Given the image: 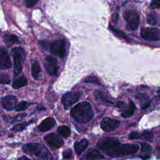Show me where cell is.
Returning <instances> with one entry per match:
<instances>
[{"label":"cell","mask_w":160,"mask_h":160,"mask_svg":"<svg viewBox=\"0 0 160 160\" xmlns=\"http://www.w3.org/2000/svg\"><path fill=\"white\" fill-rule=\"evenodd\" d=\"M70 114L78 123L84 124L92 119L94 113L91 104L88 101H83L75 106L71 109Z\"/></svg>","instance_id":"obj_1"},{"label":"cell","mask_w":160,"mask_h":160,"mask_svg":"<svg viewBox=\"0 0 160 160\" xmlns=\"http://www.w3.org/2000/svg\"><path fill=\"white\" fill-rule=\"evenodd\" d=\"M39 44L44 49H49V52L59 58H62L66 54V44L64 39H57L51 42L40 41Z\"/></svg>","instance_id":"obj_2"},{"label":"cell","mask_w":160,"mask_h":160,"mask_svg":"<svg viewBox=\"0 0 160 160\" xmlns=\"http://www.w3.org/2000/svg\"><path fill=\"white\" fill-rule=\"evenodd\" d=\"M139 147L138 144H119L112 149L106 152V154L111 157L118 158L135 154L139 149Z\"/></svg>","instance_id":"obj_3"},{"label":"cell","mask_w":160,"mask_h":160,"mask_svg":"<svg viewBox=\"0 0 160 160\" xmlns=\"http://www.w3.org/2000/svg\"><path fill=\"white\" fill-rule=\"evenodd\" d=\"M22 150L28 154L35 156L42 159H48L50 154L49 151L45 146L36 142L26 144L23 146Z\"/></svg>","instance_id":"obj_4"},{"label":"cell","mask_w":160,"mask_h":160,"mask_svg":"<svg viewBox=\"0 0 160 160\" xmlns=\"http://www.w3.org/2000/svg\"><path fill=\"white\" fill-rule=\"evenodd\" d=\"M14 61V74L15 76H18L22 71V64L25 57L24 49L21 47H16L12 49Z\"/></svg>","instance_id":"obj_5"},{"label":"cell","mask_w":160,"mask_h":160,"mask_svg":"<svg viewBox=\"0 0 160 160\" xmlns=\"http://www.w3.org/2000/svg\"><path fill=\"white\" fill-rule=\"evenodd\" d=\"M124 18L132 31L136 30L139 24V14L135 9H130L124 14Z\"/></svg>","instance_id":"obj_6"},{"label":"cell","mask_w":160,"mask_h":160,"mask_svg":"<svg viewBox=\"0 0 160 160\" xmlns=\"http://www.w3.org/2000/svg\"><path fill=\"white\" fill-rule=\"evenodd\" d=\"M119 144L120 142L118 139L112 138H108L100 140L98 143V147L99 149L106 153Z\"/></svg>","instance_id":"obj_7"},{"label":"cell","mask_w":160,"mask_h":160,"mask_svg":"<svg viewBox=\"0 0 160 160\" xmlns=\"http://www.w3.org/2000/svg\"><path fill=\"white\" fill-rule=\"evenodd\" d=\"M79 99V92H68L63 94L61 98V102L66 109H69Z\"/></svg>","instance_id":"obj_8"},{"label":"cell","mask_w":160,"mask_h":160,"mask_svg":"<svg viewBox=\"0 0 160 160\" xmlns=\"http://www.w3.org/2000/svg\"><path fill=\"white\" fill-rule=\"evenodd\" d=\"M141 37L147 41H159L160 39V32L158 28H144L141 31Z\"/></svg>","instance_id":"obj_9"},{"label":"cell","mask_w":160,"mask_h":160,"mask_svg":"<svg viewBox=\"0 0 160 160\" xmlns=\"http://www.w3.org/2000/svg\"><path fill=\"white\" fill-rule=\"evenodd\" d=\"M44 66L47 72L50 76H56L58 74V61L54 58L50 56L46 57L44 62Z\"/></svg>","instance_id":"obj_10"},{"label":"cell","mask_w":160,"mask_h":160,"mask_svg":"<svg viewBox=\"0 0 160 160\" xmlns=\"http://www.w3.org/2000/svg\"><path fill=\"white\" fill-rule=\"evenodd\" d=\"M120 125V121L118 119L111 118H105L101 122V129L106 132L112 131L119 128Z\"/></svg>","instance_id":"obj_11"},{"label":"cell","mask_w":160,"mask_h":160,"mask_svg":"<svg viewBox=\"0 0 160 160\" xmlns=\"http://www.w3.org/2000/svg\"><path fill=\"white\" fill-rule=\"evenodd\" d=\"M1 103L4 109L10 111L15 109L18 104V99L13 95H8L1 98Z\"/></svg>","instance_id":"obj_12"},{"label":"cell","mask_w":160,"mask_h":160,"mask_svg":"<svg viewBox=\"0 0 160 160\" xmlns=\"http://www.w3.org/2000/svg\"><path fill=\"white\" fill-rule=\"evenodd\" d=\"M12 67V63L9 56L4 48H0V69H9Z\"/></svg>","instance_id":"obj_13"},{"label":"cell","mask_w":160,"mask_h":160,"mask_svg":"<svg viewBox=\"0 0 160 160\" xmlns=\"http://www.w3.org/2000/svg\"><path fill=\"white\" fill-rule=\"evenodd\" d=\"M44 139L49 146L56 148H59L63 144V141L62 139L58 135L54 133L47 134L44 137Z\"/></svg>","instance_id":"obj_14"},{"label":"cell","mask_w":160,"mask_h":160,"mask_svg":"<svg viewBox=\"0 0 160 160\" xmlns=\"http://www.w3.org/2000/svg\"><path fill=\"white\" fill-rule=\"evenodd\" d=\"M56 125V121L53 118H47L44 119L39 125L38 129L42 132L50 130Z\"/></svg>","instance_id":"obj_15"},{"label":"cell","mask_w":160,"mask_h":160,"mask_svg":"<svg viewBox=\"0 0 160 160\" xmlns=\"http://www.w3.org/2000/svg\"><path fill=\"white\" fill-rule=\"evenodd\" d=\"M89 145V142L86 139H82L79 141H77L74 143V150L77 154L80 155L82 154L85 149L88 148Z\"/></svg>","instance_id":"obj_16"},{"label":"cell","mask_w":160,"mask_h":160,"mask_svg":"<svg viewBox=\"0 0 160 160\" xmlns=\"http://www.w3.org/2000/svg\"><path fill=\"white\" fill-rule=\"evenodd\" d=\"M41 72V68L39 62L37 60H34L31 64V74L34 79H38Z\"/></svg>","instance_id":"obj_17"},{"label":"cell","mask_w":160,"mask_h":160,"mask_svg":"<svg viewBox=\"0 0 160 160\" xmlns=\"http://www.w3.org/2000/svg\"><path fill=\"white\" fill-rule=\"evenodd\" d=\"M27 84H28L27 79L24 76H22L19 77V78H18L17 79H16L12 82V86L14 89H18L21 88L24 86H26Z\"/></svg>","instance_id":"obj_18"},{"label":"cell","mask_w":160,"mask_h":160,"mask_svg":"<svg viewBox=\"0 0 160 160\" xmlns=\"http://www.w3.org/2000/svg\"><path fill=\"white\" fill-rule=\"evenodd\" d=\"M4 41L6 44L11 46L14 43L19 42V39L17 36L12 34H6L4 36Z\"/></svg>","instance_id":"obj_19"},{"label":"cell","mask_w":160,"mask_h":160,"mask_svg":"<svg viewBox=\"0 0 160 160\" xmlns=\"http://www.w3.org/2000/svg\"><path fill=\"white\" fill-rule=\"evenodd\" d=\"M135 108H136V107H135L134 103L132 101H130L127 109L126 111H124V112H123L121 114V116L123 118H129V117L131 116L134 114Z\"/></svg>","instance_id":"obj_20"},{"label":"cell","mask_w":160,"mask_h":160,"mask_svg":"<svg viewBox=\"0 0 160 160\" xmlns=\"http://www.w3.org/2000/svg\"><path fill=\"white\" fill-rule=\"evenodd\" d=\"M86 159H104V157L101 155L98 151L92 150L89 151L85 156Z\"/></svg>","instance_id":"obj_21"},{"label":"cell","mask_w":160,"mask_h":160,"mask_svg":"<svg viewBox=\"0 0 160 160\" xmlns=\"http://www.w3.org/2000/svg\"><path fill=\"white\" fill-rule=\"evenodd\" d=\"M147 22L149 25L155 26L158 22V16L156 12H151L147 16Z\"/></svg>","instance_id":"obj_22"},{"label":"cell","mask_w":160,"mask_h":160,"mask_svg":"<svg viewBox=\"0 0 160 160\" xmlns=\"http://www.w3.org/2000/svg\"><path fill=\"white\" fill-rule=\"evenodd\" d=\"M58 132L59 133V134L66 138L69 136L71 134V131L70 129L68 126H61L58 128Z\"/></svg>","instance_id":"obj_23"},{"label":"cell","mask_w":160,"mask_h":160,"mask_svg":"<svg viewBox=\"0 0 160 160\" xmlns=\"http://www.w3.org/2000/svg\"><path fill=\"white\" fill-rule=\"evenodd\" d=\"M109 29H110V30H111L112 32H114L116 35H117L118 36L120 37L121 38L127 40V41L130 40V38H129L124 32H123L122 31H120V30H119V29H116V28H115L114 27L112 26L111 25L109 26Z\"/></svg>","instance_id":"obj_24"},{"label":"cell","mask_w":160,"mask_h":160,"mask_svg":"<svg viewBox=\"0 0 160 160\" xmlns=\"http://www.w3.org/2000/svg\"><path fill=\"white\" fill-rule=\"evenodd\" d=\"M30 106V103L25 101H21L19 104H17L15 110L16 111H24L26 110L29 106Z\"/></svg>","instance_id":"obj_25"},{"label":"cell","mask_w":160,"mask_h":160,"mask_svg":"<svg viewBox=\"0 0 160 160\" xmlns=\"http://www.w3.org/2000/svg\"><path fill=\"white\" fill-rule=\"evenodd\" d=\"M30 123L31 122H23V123L16 124L12 127V130L14 131H21L24 130Z\"/></svg>","instance_id":"obj_26"},{"label":"cell","mask_w":160,"mask_h":160,"mask_svg":"<svg viewBox=\"0 0 160 160\" xmlns=\"http://www.w3.org/2000/svg\"><path fill=\"white\" fill-rule=\"evenodd\" d=\"M84 82L86 83H92V84H100L99 80L98 79L97 77L94 76H89L88 78H86L84 81Z\"/></svg>","instance_id":"obj_27"},{"label":"cell","mask_w":160,"mask_h":160,"mask_svg":"<svg viewBox=\"0 0 160 160\" xmlns=\"http://www.w3.org/2000/svg\"><path fill=\"white\" fill-rule=\"evenodd\" d=\"M140 138L149 141H152L153 135L150 131H144L141 134H140Z\"/></svg>","instance_id":"obj_28"},{"label":"cell","mask_w":160,"mask_h":160,"mask_svg":"<svg viewBox=\"0 0 160 160\" xmlns=\"http://www.w3.org/2000/svg\"><path fill=\"white\" fill-rule=\"evenodd\" d=\"M140 145H141V149L142 152H143L147 153V152H149L152 151V147L147 143L141 142Z\"/></svg>","instance_id":"obj_29"},{"label":"cell","mask_w":160,"mask_h":160,"mask_svg":"<svg viewBox=\"0 0 160 160\" xmlns=\"http://www.w3.org/2000/svg\"><path fill=\"white\" fill-rule=\"evenodd\" d=\"M0 83L2 84H8L10 83L9 77L5 74H0Z\"/></svg>","instance_id":"obj_30"},{"label":"cell","mask_w":160,"mask_h":160,"mask_svg":"<svg viewBox=\"0 0 160 160\" xmlns=\"http://www.w3.org/2000/svg\"><path fill=\"white\" fill-rule=\"evenodd\" d=\"M160 7V0H152L150 8L152 9H159Z\"/></svg>","instance_id":"obj_31"},{"label":"cell","mask_w":160,"mask_h":160,"mask_svg":"<svg viewBox=\"0 0 160 160\" xmlns=\"http://www.w3.org/2000/svg\"><path fill=\"white\" fill-rule=\"evenodd\" d=\"M72 156V151L71 149H68L62 152V158L64 159H69Z\"/></svg>","instance_id":"obj_32"},{"label":"cell","mask_w":160,"mask_h":160,"mask_svg":"<svg viewBox=\"0 0 160 160\" xmlns=\"http://www.w3.org/2000/svg\"><path fill=\"white\" fill-rule=\"evenodd\" d=\"M128 138L129 139H139L140 138V134L137 131H134V132H131L129 134V137Z\"/></svg>","instance_id":"obj_33"},{"label":"cell","mask_w":160,"mask_h":160,"mask_svg":"<svg viewBox=\"0 0 160 160\" xmlns=\"http://www.w3.org/2000/svg\"><path fill=\"white\" fill-rule=\"evenodd\" d=\"M38 0H25V5L28 8H32L38 2Z\"/></svg>","instance_id":"obj_34"},{"label":"cell","mask_w":160,"mask_h":160,"mask_svg":"<svg viewBox=\"0 0 160 160\" xmlns=\"http://www.w3.org/2000/svg\"><path fill=\"white\" fill-rule=\"evenodd\" d=\"M117 106L119 108H124L125 106V104L123 102H117Z\"/></svg>","instance_id":"obj_35"},{"label":"cell","mask_w":160,"mask_h":160,"mask_svg":"<svg viewBox=\"0 0 160 160\" xmlns=\"http://www.w3.org/2000/svg\"><path fill=\"white\" fill-rule=\"evenodd\" d=\"M118 16L117 14H114L113 15V16H112V20H113V21H114V22H117L118 18Z\"/></svg>","instance_id":"obj_36"},{"label":"cell","mask_w":160,"mask_h":160,"mask_svg":"<svg viewBox=\"0 0 160 160\" xmlns=\"http://www.w3.org/2000/svg\"><path fill=\"white\" fill-rule=\"evenodd\" d=\"M149 102H148V103H146V104H145L144 105V106L142 108V109H146V108H147L148 107H149Z\"/></svg>","instance_id":"obj_37"}]
</instances>
